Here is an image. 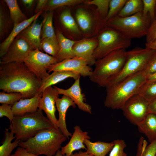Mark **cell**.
I'll list each match as a JSON object with an SVG mask.
<instances>
[{"label": "cell", "mask_w": 156, "mask_h": 156, "mask_svg": "<svg viewBox=\"0 0 156 156\" xmlns=\"http://www.w3.org/2000/svg\"><path fill=\"white\" fill-rule=\"evenodd\" d=\"M84 143L86 148V152L94 156H105L114 146L113 141L110 142L100 141L92 142L88 139L84 141Z\"/></svg>", "instance_id": "cb8c5ba5"}, {"label": "cell", "mask_w": 156, "mask_h": 156, "mask_svg": "<svg viewBox=\"0 0 156 156\" xmlns=\"http://www.w3.org/2000/svg\"><path fill=\"white\" fill-rule=\"evenodd\" d=\"M125 49L114 51L96 60L94 69L89 77L90 80L105 87L122 71L126 60Z\"/></svg>", "instance_id": "277c9868"}, {"label": "cell", "mask_w": 156, "mask_h": 156, "mask_svg": "<svg viewBox=\"0 0 156 156\" xmlns=\"http://www.w3.org/2000/svg\"><path fill=\"white\" fill-rule=\"evenodd\" d=\"M145 48L156 51V40L150 43H145Z\"/></svg>", "instance_id": "c3c4849f"}, {"label": "cell", "mask_w": 156, "mask_h": 156, "mask_svg": "<svg viewBox=\"0 0 156 156\" xmlns=\"http://www.w3.org/2000/svg\"><path fill=\"white\" fill-rule=\"evenodd\" d=\"M56 35L59 45V51L55 57L58 63L75 57L73 49L76 42L66 38L60 32H58Z\"/></svg>", "instance_id": "7402d4cb"}, {"label": "cell", "mask_w": 156, "mask_h": 156, "mask_svg": "<svg viewBox=\"0 0 156 156\" xmlns=\"http://www.w3.org/2000/svg\"><path fill=\"white\" fill-rule=\"evenodd\" d=\"M53 12L52 11L45 15L43 21L41 38V40L46 38H49L57 40L55 34L53 24Z\"/></svg>", "instance_id": "83f0119b"}, {"label": "cell", "mask_w": 156, "mask_h": 156, "mask_svg": "<svg viewBox=\"0 0 156 156\" xmlns=\"http://www.w3.org/2000/svg\"><path fill=\"white\" fill-rule=\"evenodd\" d=\"M139 131L144 134L150 142L156 139V115L149 113L137 126Z\"/></svg>", "instance_id": "603a6c76"}, {"label": "cell", "mask_w": 156, "mask_h": 156, "mask_svg": "<svg viewBox=\"0 0 156 156\" xmlns=\"http://www.w3.org/2000/svg\"><path fill=\"white\" fill-rule=\"evenodd\" d=\"M41 46L42 50L55 57L59 51V45L58 40L46 38L41 40Z\"/></svg>", "instance_id": "836d02e7"}, {"label": "cell", "mask_w": 156, "mask_h": 156, "mask_svg": "<svg viewBox=\"0 0 156 156\" xmlns=\"http://www.w3.org/2000/svg\"></svg>", "instance_id": "db71d44e"}, {"label": "cell", "mask_w": 156, "mask_h": 156, "mask_svg": "<svg viewBox=\"0 0 156 156\" xmlns=\"http://www.w3.org/2000/svg\"><path fill=\"white\" fill-rule=\"evenodd\" d=\"M155 51L151 49L139 47L127 51L126 60L122 71L109 82L106 87L142 71Z\"/></svg>", "instance_id": "52a82bcc"}, {"label": "cell", "mask_w": 156, "mask_h": 156, "mask_svg": "<svg viewBox=\"0 0 156 156\" xmlns=\"http://www.w3.org/2000/svg\"><path fill=\"white\" fill-rule=\"evenodd\" d=\"M42 95V93H38L31 98L21 99L15 103L12 106L14 116H21L36 111Z\"/></svg>", "instance_id": "d6986e66"}, {"label": "cell", "mask_w": 156, "mask_h": 156, "mask_svg": "<svg viewBox=\"0 0 156 156\" xmlns=\"http://www.w3.org/2000/svg\"><path fill=\"white\" fill-rule=\"evenodd\" d=\"M8 8L10 16L15 26L27 20L26 16L20 9L16 0H4Z\"/></svg>", "instance_id": "484cf974"}, {"label": "cell", "mask_w": 156, "mask_h": 156, "mask_svg": "<svg viewBox=\"0 0 156 156\" xmlns=\"http://www.w3.org/2000/svg\"><path fill=\"white\" fill-rule=\"evenodd\" d=\"M42 12L43 11H41L16 25L14 26L10 34L0 44L1 58L6 53L10 44L18 35L34 21L37 19Z\"/></svg>", "instance_id": "ffe728a7"}, {"label": "cell", "mask_w": 156, "mask_h": 156, "mask_svg": "<svg viewBox=\"0 0 156 156\" xmlns=\"http://www.w3.org/2000/svg\"><path fill=\"white\" fill-rule=\"evenodd\" d=\"M151 23L149 16L140 12L126 17L117 16L107 21L106 24L131 40L146 36Z\"/></svg>", "instance_id": "8992f818"}, {"label": "cell", "mask_w": 156, "mask_h": 156, "mask_svg": "<svg viewBox=\"0 0 156 156\" xmlns=\"http://www.w3.org/2000/svg\"><path fill=\"white\" fill-rule=\"evenodd\" d=\"M136 94H139L150 101L156 98V81H146L140 87Z\"/></svg>", "instance_id": "1f68e13d"}, {"label": "cell", "mask_w": 156, "mask_h": 156, "mask_svg": "<svg viewBox=\"0 0 156 156\" xmlns=\"http://www.w3.org/2000/svg\"><path fill=\"white\" fill-rule=\"evenodd\" d=\"M146 36V43H150L156 40V18L151 22Z\"/></svg>", "instance_id": "b9f144b4"}, {"label": "cell", "mask_w": 156, "mask_h": 156, "mask_svg": "<svg viewBox=\"0 0 156 156\" xmlns=\"http://www.w3.org/2000/svg\"><path fill=\"white\" fill-rule=\"evenodd\" d=\"M110 1L109 0H93L86 1L85 3L96 5L101 16L105 20L108 12Z\"/></svg>", "instance_id": "8d00e7d4"}, {"label": "cell", "mask_w": 156, "mask_h": 156, "mask_svg": "<svg viewBox=\"0 0 156 156\" xmlns=\"http://www.w3.org/2000/svg\"><path fill=\"white\" fill-rule=\"evenodd\" d=\"M156 81V73L147 77L146 81L151 82Z\"/></svg>", "instance_id": "f907efd6"}, {"label": "cell", "mask_w": 156, "mask_h": 156, "mask_svg": "<svg viewBox=\"0 0 156 156\" xmlns=\"http://www.w3.org/2000/svg\"><path fill=\"white\" fill-rule=\"evenodd\" d=\"M143 8L142 0H127L117 16L120 17L130 16L142 12Z\"/></svg>", "instance_id": "4316f807"}, {"label": "cell", "mask_w": 156, "mask_h": 156, "mask_svg": "<svg viewBox=\"0 0 156 156\" xmlns=\"http://www.w3.org/2000/svg\"><path fill=\"white\" fill-rule=\"evenodd\" d=\"M74 129V132L69 142L65 146L61 147L60 150L64 156H70L76 150L86 149L84 142L86 139H90L88 132L83 131L78 125L75 126Z\"/></svg>", "instance_id": "e0dca14e"}, {"label": "cell", "mask_w": 156, "mask_h": 156, "mask_svg": "<svg viewBox=\"0 0 156 156\" xmlns=\"http://www.w3.org/2000/svg\"><path fill=\"white\" fill-rule=\"evenodd\" d=\"M54 127L41 110L14 116L9 129L15 135L16 140L25 141L40 131Z\"/></svg>", "instance_id": "5b68a950"}, {"label": "cell", "mask_w": 156, "mask_h": 156, "mask_svg": "<svg viewBox=\"0 0 156 156\" xmlns=\"http://www.w3.org/2000/svg\"><path fill=\"white\" fill-rule=\"evenodd\" d=\"M76 18L81 30L85 33L89 31L92 26V21L89 14L82 8L78 9L76 12Z\"/></svg>", "instance_id": "f1b7e54d"}, {"label": "cell", "mask_w": 156, "mask_h": 156, "mask_svg": "<svg viewBox=\"0 0 156 156\" xmlns=\"http://www.w3.org/2000/svg\"><path fill=\"white\" fill-rule=\"evenodd\" d=\"M155 18H156V10H155Z\"/></svg>", "instance_id": "f5cc1de1"}, {"label": "cell", "mask_w": 156, "mask_h": 156, "mask_svg": "<svg viewBox=\"0 0 156 156\" xmlns=\"http://www.w3.org/2000/svg\"><path fill=\"white\" fill-rule=\"evenodd\" d=\"M22 98V94L18 92L6 93L3 91L0 92V103L13 105Z\"/></svg>", "instance_id": "d590c367"}, {"label": "cell", "mask_w": 156, "mask_h": 156, "mask_svg": "<svg viewBox=\"0 0 156 156\" xmlns=\"http://www.w3.org/2000/svg\"><path fill=\"white\" fill-rule=\"evenodd\" d=\"M80 77L75 80L73 85L67 89H63L54 86L59 94L66 96L71 98L78 108L84 112L91 114V107L84 102L85 95L81 93L80 85Z\"/></svg>", "instance_id": "5bb4252c"}, {"label": "cell", "mask_w": 156, "mask_h": 156, "mask_svg": "<svg viewBox=\"0 0 156 156\" xmlns=\"http://www.w3.org/2000/svg\"><path fill=\"white\" fill-rule=\"evenodd\" d=\"M42 83L23 62L0 63V89L7 93L18 92L23 99L38 93Z\"/></svg>", "instance_id": "6da1fadb"}, {"label": "cell", "mask_w": 156, "mask_h": 156, "mask_svg": "<svg viewBox=\"0 0 156 156\" xmlns=\"http://www.w3.org/2000/svg\"><path fill=\"white\" fill-rule=\"evenodd\" d=\"M149 109L150 113L156 115V98L150 102Z\"/></svg>", "instance_id": "bcb514c9"}, {"label": "cell", "mask_w": 156, "mask_h": 156, "mask_svg": "<svg viewBox=\"0 0 156 156\" xmlns=\"http://www.w3.org/2000/svg\"><path fill=\"white\" fill-rule=\"evenodd\" d=\"M80 76L79 74L70 71L57 70L53 71L51 74L42 80V84L38 93H42L47 88L52 86L67 78H72L75 80Z\"/></svg>", "instance_id": "44dd1931"}, {"label": "cell", "mask_w": 156, "mask_h": 156, "mask_svg": "<svg viewBox=\"0 0 156 156\" xmlns=\"http://www.w3.org/2000/svg\"><path fill=\"white\" fill-rule=\"evenodd\" d=\"M60 20L63 26L69 31L76 33L79 32L78 26L69 10H66L62 12Z\"/></svg>", "instance_id": "4dcf8cb0"}, {"label": "cell", "mask_w": 156, "mask_h": 156, "mask_svg": "<svg viewBox=\"0 0 156 156\" xmlns=\"http://www.w3.org/2000/svg\"><path fill=\"white\" fill-rule=\"evenodd\" d=\"M147 145L146 141L143 147L142 156H156V139L150 142L149 145Z\"/></svg>", "instance_id": "60d3db41"}, {"label": "cell", "mask_w": 156, "mask_h": 156, "mask_svg": "<svg viewBox=\"0 0 156 156\" xmlns=\"http://www.w3.org/2000/svg\"><path fill=\"white\" fill-rule=\"evenodd\" d=\"M70 156H94L92 155L87 153L86 151H79L78 152L73 153Z\"/></svg>", "instance_id": "7dc6e473"}, {"label": "cell", "mask_w": 156, "mask_h": 156, "mask_svg": "<svg viewBox=\"0 0 156 156\" xmlns=\"http://www.w3.org/2000/svg\"><path fill=\"white\" fill-rule=\"evenodd\" d=\"M54 156H64L62 154L60 150H58Z\"/></svg>", "instance_id": "816d5d0a"}, {"label": "cell", "mask_w": 156, "mask_h": 156, "mask_svg": "<svg viewBox=\"0 0 156 156\" xmlns=\"http://www.w3.org/2000/svg\"><path fill=\"white\" fill-rule=\"evenodd\" d=\"M48 0H38L37 1V5L35 10L36 14L41 11H43Z\"/></svg>", "instance_id": "f6af8a7d"}, {"label": "cell", "mask_w": 156, "mask_h": 156, "mask_svg": "<svg viewBox=\"0 0 156 156\" xmlns=\"http://www.w3.org/2000/svg\"><path fill=\"white\" fill-rule=\"evenodd\" d=\"M55 105L59 115L57 121L58 128L68 139L71 136L72 134L69 132L67 127L66 121V113L70 107H75L76 104L70 97L63 95L61 98H58L56 99Z\"/></svg>", "instance_id": "ac0fdd59"}, {"label": "cell", "mask_w": 156, "mask_h": 156, "mask_svg": "<svg viewBox=\"0 0 156 156\" xmlns=\"http://www.w3.org/2000/svg\"><path fill=\"white\" fill-rule=\"evenodd\" d=\"M33 49L22 39L16 38L6 53L1 58L0 63L23 62Z\"/></svg>", "instance_id": "4fadbf2b"}, {"label": "cell", "mask_w": 156, "mask_h": 156, "mask_svg": "<svg viewBox=\"0 0 156 156\" xmlns=\"http://www.w3.org/2000/svg\"><path fill=\"white\" fill-rule=\"evenodd\" d=\"M98 44V40L89 39L81 41L73 47L75 57L84 60L90 66L94 64L96 60L94 53Z\"/></svg>", "instance_id": "2e32d148"}, {"label": "cell", "mask_w": 156, "mask_h": 156, "mask_svg": "<svg viewBox=\"0 0 156 156\" xmlns=\"http://www.w3.org/2000/svg\"><path fill=\"white\" fill-rule=\"evenodd\" d=\"M143 71L147 77L156 73V51Z\"/></svg>", "instance_id": "ab89813d"}, {"label": "cell", "mask_w": 156, "mask_h": 156, "mask_svg": "<svg viewBox=\"0 0 156 156\" xmlns=\"http://www.w3.org/2000/svg\"><path fill=\"white\" fill-rule=\"evenodd\" d=\"M93 70L84 60L77 57L51 65L47 70L48 73L52 71L66 70L75 72L83 77H89Z\"/></svg>", "instance_id": "8fae6325"}, {"label": "cell", "mask_w": 156, "mask_h": 156, "mask_svg": "<svg viewBox=\"0 0 156 156\" xmlns=\"http://www.w3.org/2000/svg\"><path fill=\"white\" fill-rule=\"evenodd\" d=\"M147 78L142 71L106 87L105 106L112 109H121L127 101L137 93Z\"/></svg>", "instance_id": "7a4b0ae2"}, {"label": "cell", "mask_w": 156, "mask_h": 156, "mask_svg": "<svg viewBox=\"0 0 156 156\" xmlns=\"http://www.w3.org/2000/svg\"><path fill=\"white\" fill-rule=\"evenodd\" d=\"M143 3V14L148 16L151 22L155 19L156 0H142Z\"/></svg>", "instance_id": "74e56055"}, {"label": "cell", "mask_w": 156, "mask_h": 156, "mask_svg": "<svg viewBox=\"0 0 156 156\" xmlns=\"http://www.w3.org/2000/svg\"><path fill=\"white\" fill-rule=\"evenodd\" d=\"M0 6V38H4L8 33L11 20L8 16L2 1H1Z\"/></svg>", "instance_id": "f546056e"}, {"label": "cell", "mask_w": 156, "mask_h": 156, "mask_svg": "<svg viewBox=\"0 0 156 156\" xmlns=\"http://www.w3.org/2000/svg\"><path fill=\"white\" fill-rule=\"evenodd\" d=\"M131 40L114 29L109 27L105 29L99 36L94 53L95 59H101L116 50L126 49L130 46Z\"/></svg>", "instance_id": "ba28073f"}, {"label": "cell", "mask_w": 156, "mask_h": 156, "mask_svg": "<svg viewBox=\"0 0 156 156\" xmlns=\"http://www.w3.org/2000/svg\"><path fill=\"white\" fill-rule=\"evenodd\" d=\"M85 1L83 0H50L47 2L43 10L51 11L58 8L74 5Z\"/></svg>", "instance_id": "d6a6232c"}, {"label": "cell", "mask_w": 156, "mask_h": 156, "mask_svg": "<svg viewBox=\"0 0 156 156\" xmlns=\"http://www.w3.org/2000/svg\"><path fill=\"white\" fill-rule=\"evenodd\" d=\"M33 0H22V1L24 4L27 8H29L31 7L34 1Z\"/></svg>", "instance_id": "681fc988"}, {"label": "cell", "mask_w": 156, "mask_h": 156, "mask_svg": "<svg viewBox=\"0 0 156 156\" xmlns=\"http://www.w3.org/2000/svg\"><path fill=\"white\" fill-rule=\"evenodd\" d=\"M37 20L22 31L16 38L25 40L33 50L42 51L41 34L43 23L37 22Z\"/></svg>", "instance_id": "9a60e30c"}, {"label": "cell", "mask_w": 156, "mask_h": 156, "mask_svg": "<svg viewBox=\"0 0 156 156\" xmlns=\"http://www.w3.org/2000/svg\"><path fill=\"white\" fill-rule=\"evenodd\" d=\"M23 62L42 80L49 75L47 71L48 68L51 65L58 63L55 57L39 49L31 51Z\"/></svg>", "instance_id": "30bf717a"}, {"label": "cell", "mask_w": 156, "mask_h": 156, "mask_svg": "<svg viewBox=\"0 0 156 156\" xmlns=\"http://www.w3.org/2000/svg\"><path fill=\"white\" fill-rule=\"evenodd\" d=\"M11 156H39L34 153L28 152L24 148L19 146L18 147L14 153Z\"/></svg>", "instance_id": "ee69618b"}, {"label": "cell", "mask_w": 156, "mask_h": 156, "mask_svg": "<svg viewBox=\"0 0 156 156\" xmlns=\"http://www.w3.org/2000/svg\"><path fill=\"white\" fill-rule=\"evenodd\" d=\"M114 146L110 151L109 156H127V154L124 151L126 147L124 140L117 139L113 141Z\"/></svg>", "instance_id": "f35d334b"}, {"label": "cell", "mask_w": 156, "mask_h": 156, "mask_svg": "<svg viewBox=\"0 0 156 156\" xmlns=\"http://www.w3.org/2000/svg\"><path fill=\"white\" fill-rule=\"evenodd\" d=\"M127 0H111L108 12L105 21L106 22L117 16L123 8Z\"/></svg>", "instance_id": "e575fe53"}, {"label": "cell", "mask_w": 156, "mask_h": 156, "mask_svg": "<svg viewBox=\"0 0 156 156\" xmlns=\"http://www.w3.org/2000/svg\"><path fill=\"white\" fill-rule=\"evenodd\" d=\"M150 102L142 95L136 94L127 101L121 109L130 123L137 126L150 113Z\"/></svg>", "instance_id": "9c48e42d"}, {"label": "cell", "mask_w": 156, "mask_h": 156, "mask_svg": "<svg viewBox=\"0 0 156 156\" xmlns=\"http://www.w3.org/2000/svg\"><path fill=\"white\" fill-rule=\"evenodd\" d=\"M12 106L6 104H2L0 106V117H6L9 120L10 122L14 117L12 110Z\"/></svg>", "instance_id": "7bdbcfd3"}, {"label": "cell", "mask_w": 156, "mask_h": 156, "mask_svg": "<svg viewBox=\"0 0 156 156\" xmlns=\"http://www.w3.org/2000/svg\"><path fill=\"white\" fill-rule=\"evenodd\" d=\"M67 138L59 129H43L25 141H20L19 146L36 155L54 156Z\"/></svg>", "instance_id": "3957f363"}, {"label": "cell", "mask_w": 156, "mask_h": 156, "mask_svg": "<svg viewBox=\"0 0 156 156\" xmlns=\"http://www.w3.org/2000/svg\"><path fill=\"white\" fill-rule=\"evenodd\" d=\"M4 137L0 146V156H11L13 150L18 146L20 141L15 140L13 142L12 141L15 138L14 134L8 129L5 128Z\"/></svg>", "instance_id": "d4e9b609"}, {"label": "cell", "mask_w": 156, "mask_h": 156, "mask_svg": "<svg viewBox=\"0 0 156 156\" xmlns=\"http://www.w3.org/2000/svg\"><path fill=\"white\" fill-rule=\"evenodd\" d=\"M59 94L57 90L53 86H50L46 88L43 92L40 100L38 109L43 110L47 117L54 127L59 129L57 121L55 115L56 110L55 100L59 97Z\"/></svg>", "instance_id": "7c38bea8"}]
</instances>
